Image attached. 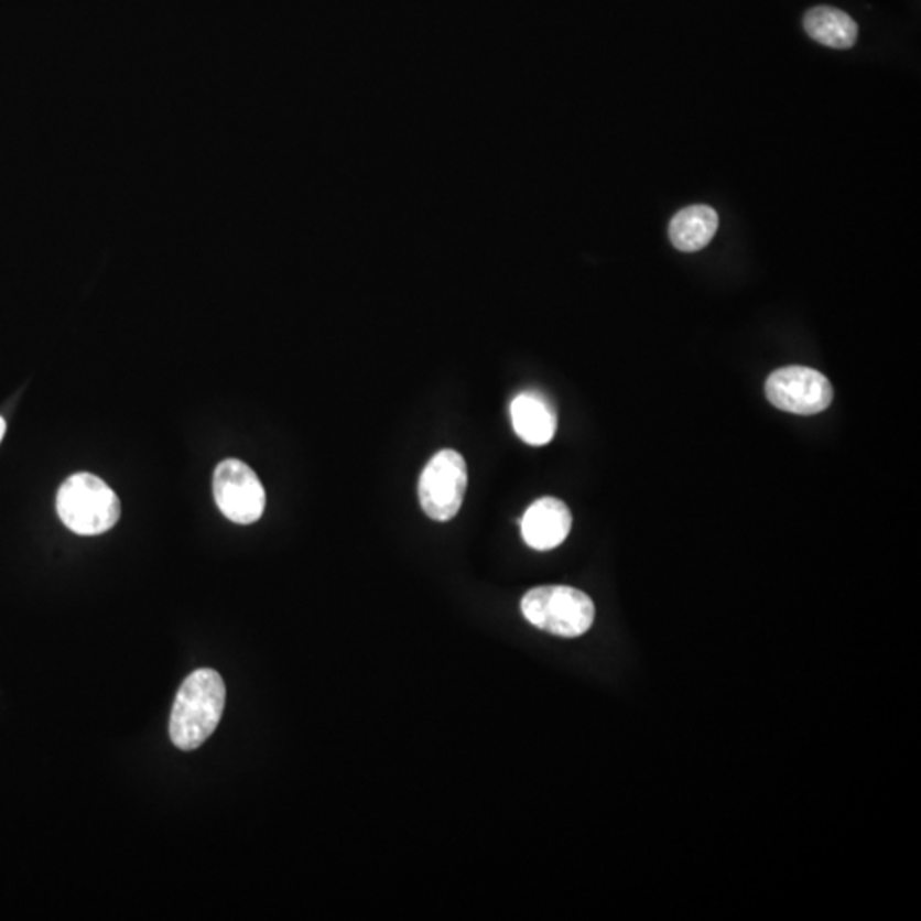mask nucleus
I'll return each mask as SVG.
<instances>
[{
	"label": "nucleus",
	"instance_id": "f257e3e1",
	"mask_svg": "<svg viewBox=\"0 0 921 921\" xmlns=\"http://www.w3.org/2000/svg\"><path fill=\"white\" fill-rule=\"evenodd\" d=\"M226 706V684L214 669L192 672L174 700L170 736L176 748H201L217 729Z\"/></svg>",
	"mask_w": 921,
	"mask_h": 921
},
{
	"label": "nucleus",
	"instance_id": "f03ea898",
	"mask_svg": "<svg viewBox=\"0 0 921 921\" xmlns=\"http://www.w3.org/2000/svg\"><path fill=\"white\" fill-rule=\"evenodd\" d=\"M57 512L73 533L96 537L120 519V500L110 485L91 473H76L58 488Z\"/></svg>",
	"mask_w": 921,
	"mask_h": 921
},
{
	"label": "nucleus",
	"instance_id": "7ed1b4c3",
	"mask_svg": "<svg viewBox=\"0 0 921 921\" xmlns=\"http://www.w3.org/2000/svg\"><path fill=\"white\" fill-rule=\"evenodd\" d=\"M529 624L548 633L575 639L593 627L596 608L582 590L566 586H543L529 590L521 600Z\"/></svg>",
	"mask_w": 921,
	"mask_h": 921
},
{
	"label": "nucleus",
	"instance_id": "20e7f679",
	"mask_svg": "<svg viewBox=\"0 0 921 921\" xmlns=\"http://www.w3.org/2000/svg\"><path fill=\"white\" fill-rule=\"evenodd\" d=\"M466 487L468 468L465 457L457 451H441L429 460L420 476V506L434 521H451L463 506Z\"/></svg>",
	"mask_w": 921,
	"mask_h": 921
},
{
	"label": "nucleus",
	"instance_id": "39448f33",
	"mask_svg": "<svg viewBox=\"0 0 921 921\" xmlns=\"http://www.w3.org/2000/svg\"><path fill=\"white\" fill-rule=\"evenodd\" d=\"M767 398L773 407L795 415H817L833 401V386L811 367L789 366L768 378Z\"/></svg>",
	"mask_w": 921,
	"mask_h": 921
},
{
	"label": "nucleus",
	"instance_id": "423d86ee",
	"mask_svg": "<svg viewBox=\"0 0 921 921\" xmlns=\"http://www.w3.org/2000/svg\"><path fill=\"white\" fill-rule=\"evenodd\" d=\"M214 497L220 512L236 524H253L263 516L267 495L257 473L239 459H226L214 473Z\"/></svg>",
	"mask_w": 921,
	"mask_h": 921
},
{
	"label": "nucleus",
	"instance_id": "0eeeda50",
	"mask_svg": "<svg viewBox=\"0 0 921 921\" xmlns=\"http://www.w3.org/2000/svg\"><path fill=\"white\" fill-rule=\"evenodd\" d=\"M525 544L546 552L560 546L572 529V513L562 500L544 497L525 510L521 522Z\"/></svg>",
	"mask_w": 921,
	"mask_h": 921
},
{
	"label": "nucleus",
	"instance_id": "6e6552de",
	"mask_svg": "<svg viewBox=\"0 0 921 921\" xmlns=\"http://www.w3.org/2000/svg\"><path fill=\"white\" fill-rule=\"evenodd\" d=\"M513 431L529 446H544L555 437L556 413L546 398L538 393H522L510 407Z\"/></svg>",
	"mask_w": 921,
	"mask_h": 921
},
{
	"label": "nucleus",
	"instance_id": "1a4fd4ad",
	"mask_svg": "<svg viewBox=\"0 0 921 921\" xmlns=\"http://www.w3.org/2000/svg\"><path fill=\"white\" fill-rule=\"evenodd\" d=\"M718 216L714 208L693 205L678 212L669 224V239L684 253H695L711 245L717 232Z\"/></svg>",
	"mask_w": 921,
	"mask_h": 921
},
{
	"label": "nucleus",
	"instance_id": "9d476101",
	"mask_svg": "<svg viewBox=\"0 0 921 921\" xmlns=\"http://www.w3.org/2000/svg\"><path fill=\"white\" fill-rule=\"evenodd\" d=\"M804 28L812 40L830 48H852L858 39L857 23L846 12L827 6L811 9L805 14Z\"/></svg>",
	"mask_w": 921,
	"mask_h": 921
},
{
	"label": "nucleus",
	"instance_id": "9b49d317",
	"mask_svg": "<svg viewBox=\"0 0 921 921\" xmlns=\"http://www.w3.org/2000/svg\"><path fill=\"white\" fill-rule=\"evenodd\" d=\"M6 429H8V425H6V420L2 419V416H0V441L4 438Z\"/></svg>",
	"mask_w": 921,
	"mask_h": 921
}]
</instances>
